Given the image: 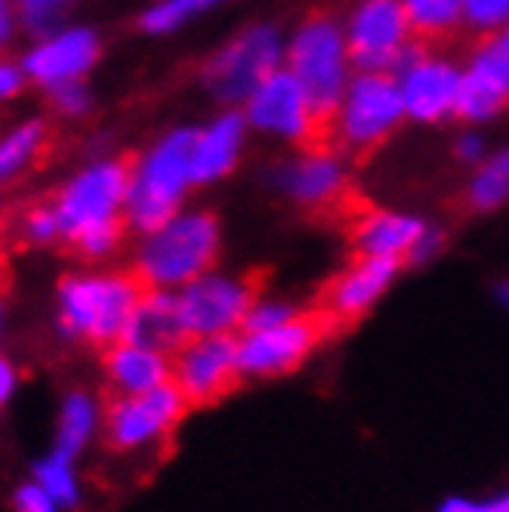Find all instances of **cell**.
<instances>
[{"mask_svg":"<svg viewBox=\"0 0 509 512\" xmlns=\"http://www.w3.org/2000/svg\"><path fill=\"white\" fill-rule=\"evenodd\" d=\"M145 290L149 287L136 272L65 278L59 284V334L99 349L121 343Z\"/></svg>","mask_w":509,"mask_h":512,"instance_id":"1","label":"cell"},{"mask_svg":"<svg viewBox=\"0 0 509 512\" xmlns=\"http://www.w3.org/2000/svg\"><path fill=\"white\" fill-rule=\"evenodd\" d=\"M349 47L334 19L312 16L290 44V75L306 90L318 124V152L334 155V121L346 96Z\"/></svg>","mask_w":509,"mask_h":512,"instance_id":"2","label":"cell"},{"mask_svg":"<svg viewBox=\"0 0 509 512\" xmlns=\"http://www.w3.org/2000/svg\"><path fill=\"white\" fill-rule=\"evenodd\" d=\"M216 250H220V226L210 213L173 216L167 226L149 235L133 272L145 287L155 290L186 287L210 272Z\"/></svg>","mask_w":509,"mask_h":512,"instance_id":"3","label":"cell"},{"mask_svg":"<svg viewBox=\"0 0 509 512\" xmlns=\"http://www.w3.org/2000/svg\"><path fill=\"white\" fill-rule=\"evenodd\" d=\"M195 142H198V133L179 130L167 136L152 152V158L136 170L130 195H127V210H124L127 223L133 229L152 235L176 216L183 189L192 182Z\"/></svg>","mask_w":509,"mask_h":512,"instance_id":"4","label":"cell"},{"mask_svg":"<svg viewBox=\"0 0 509 512\" xmlns=\"http://www.w3.org/2000/svg\"><path fill=\"white\" fill-rule=\"evenodd\" d=\"M405 112L408 108L398 78L389 71H365L349 84L343 96L334 121V152L343 149L361 158L365 152L377 149Z\"/></svg>","mask_w":509,"mask_h":512,"instance_id":"5","label":"cell"},{"mask_svg":"<svg viewBox=\"0 0 509 512\" xmlns=\"http://www.w3.org/2000/svg\"><path fill=\"white\" fill-rule=\"evenodd\" d=\"M179 315L192 340L198 337H238L247 312L257 303V281L229 275H201L176 290Z\"/></svg>","mask_w":509,"mask_h":512,"instance_id":"6","label":"cell"},{"mask_svg":"<svg viewBox=\"0 0 509 512\" xmlns=\"http://www.w3.org/2000/svg\"><path fill=\"white\" fill-rule=\"evenodd\" d=\"M133 176H136L133 158L99 164V167L87 170L84 176H78L62 192V198L56 204L59 238H65V244H71L81 232H87L99 223L127 216V213H121V207H127Z\"/></svg>","mask_w":509,"mask_h":512,"instance_id":"7","label":"cell"},{"mask_svg":"<svg viewBox=\"0 0 509 512\" xmlns=\"http://www.w3.org/2000/svg\"><path fill=\"white\" fill-rule=\"evenodd\" d=\"M334 331V321L321 309L303 312L294 321H287L272 331L260 334H238V374L241 380H263L281 377L300 368L309 352Z\"/></svg>","mask_w":509,"mask_h":512,"instance_id":"8","label":"cell"},{"mask_svg":"<svg viewBox=\"0 0 509 512\" xmlns=\"http://www.w3.org/2000/svg\"><path fill=\"white\" fill-rule=\"evenodd\" d=\"M189 411L176 383H164L142 395H118L105 414V442L115 451H139L161 442Z\"/></svg>","mask_w":509,"mask_h":512,"instance_id":"9","label":"cell"},{"mask_svg":"<svg viewBox=\"0 0 509 512\" xmlns=\"http://www.w3.org/2000/svg\"><path fill=\"white\" fill-rule=\"evenodd\" d=\"M411 22L402 0H361L349 22V59L365 71H395L411 44Z\"/></svg>","mask_w":509,"mask_h":512,"instance_id":"10","label":"cell"},{"mask_svg":"<svg viewBox=\"0 0 509 512\" xmlns=\"http://www.w3.org/2000/svg\"><path fill=\"white\" fill-rule=\"evenodd\" d=\"M278 59V34L272 28H250L207 65V84L226 102L250 99L275 75Z\"/></svg>","mask_w":509,"mask_h":512,"instance_id":"11","label":"cell"},{"mask_svg":"<svg viewBox=\"0 0 509 512\" xmlns=\"http://www.w3.org/2000/svg\"><path fill=\"white\" fill-rule=\"evenodd\" d=\"M238 380V337H198L173 355V383L189 408L210 405Z\"/></svg>","mask_w":509,"mask_h":512,"instance_id":"12","label":"cell"},{"mask_svg":"<svg viewBox=\"0 0 509 512\" xmlns=\"http://www.w3.org/2000/svg\"><path fill=\"white\" fill-rule=\"evenodd\" d=\"M275 182L297 204L312 210H340L349 219L365 210V204L352 195L337 158L327 152H306L300 161L284 164L275 170Z\"/></svg>","mask_w":509,"mask_h":512,"instance_id":"13","label":"cell"},{"mask_svg":"<svg viewBox=\"0 0 509 512\" xmlns=\"http://www.w3.org/2000/svg\"><path fill=\"white\" fill-rule=\"evenodd\" d=\"M247 115L257 127L300 139L306 152H318V124L312 115V105L306 99V90L290 71H275V75L247 99Z\"/></svg>","mask_w":509,"mask_h":512,"instance_id":"14","label":"cell"},{"mask_svg":"<svg viewBox=\"0 0 509 512\" xmlns=\"http://www.w3.org/2000/svg\"><path fill=\"white\" fill-rule=\"evenodd\" d=\"M402 260L392 256H358V260L340 272L324 290L321 312L337 324H349L365 315L383 294L386 287L402 272Z\"/></svg>","mask_w":509,"mask_h":512,"instance_id":"15","label":"cell"},{"mask_svg":"<svg viewBox=\"0 0 509 512\" xmlns=\"http://www.w3.org/2000/svg\"><path fill=\"white\" fill-rule=\"evenodd\" d=\"M398 75H402L398 78V87H402L405 108L414 118L439 121V118L457 112L463 75L454 65L420 56L405 71H398Z\"/></svg>","mask_w":509,"mask_h":512,"instance_id":"16","label":"cell"},{"mask_svg":"<svg viewBox=\"0 0 509 512\" xmlns=\"http://www.w3.org/2000/svg\"><path fill=\"white\" fill-rule=\"evenodd\" d=\"M189 340L192 337L183 324V315H179V303L173 290H155V287L145 290L139 306L130 315L124 343L155 349L173 358Z\"/></svg>","mask_w":509,"mask_h":512,"instance_id":"17","label":"cell"},{"mask_svg":"<svg viewBox=\"0 0 509 512\" xmlns=\"http://www.w3.org/2000/svg\"><path fill=\"white\" fill-rule=\"evenodd\" d=\"M349 223H352V244L358 256H392V260L402 263H408L417 241L429 232V226L414 216L383 213L371 207H365Z\"/></svg>","mask_w":509,"mask_h":512,"instance_id":"18","label":"cell"},{"mask_svg":"<svg viewBox=\"0 0 509 512\" xmlns=\"http://www.w3.org/2000/svg\"><path fill=\"white\" fill-rule=\"evenodd\" d=\"M105 377L118 395H142L173 380V358L121 340L105 349Z\"/></svg>","mask_w":509,"mask_h":512,"instance_id":"19","label":"cell"},{"mask_svg":"<svg viewBox=\"0 0 509 512\" xmlns=\"http://www.w3.org/2000/svg\"><path fill=\"white\" fill-rule=\"evenodd\" d=\"M96 59V38L90 31H71L62 34L59 41L41 47L38 53H31L25 59L28 75H34L38 81L47 84H59V81H75V75L87 71Z\"/></svg>","mask_w":509,"mask_h":512,"instance_id":"20","label":"cell"},{"mask_svg":"<svg viewBox=\"0 0 509 512\" xmlns=\"http://www.w3.org/2000/svg\"><path fill=\"white\" fill-rule=\"evenodd\" d=\"M241 133H244L241 115H226L207 133H201L195 142V155H192V182H207V179L223 176L235 164Z\"/></svg>","mask_w":509,"mask_h":512,"instance_id":"21","label":"cell"},{"mask_svg":"<svg viewBox=\"0 0 509 512\" xmlns=\"http://www.w3.org/2000/svg\"><path fill=\"white\" fill-rule=\"evenodd\" d=\"M99 426V408L87 392H68L62 414H59V429H56V454L75 460L87 442L93 438Z\"/></svg>","mask_w":509,"mask_h":512,"instance_id":"22","label":"cell"},{"mask_svg":"<svg viewBox=\"0 0 509 512\" xmlns=\"http://www.w3.org/2000/svg\"><path fill=\"white\" fill-rule=\"evenodd\" d=\"M402 7L408 13L411 31L423 44L451 34L463 16V0H402Z\"/></svg>","mask_w":509,"mask_h":512,"instance_id":"23","label":"cell"},{"mask_svg":"<svg viewBox=\"0 0 509 512\" xmlns=\"http://www.w3.org/2000/svg\"><path fill=\"white\" fill-rule=\"evenodd\" d=\"M469 78L488 87L491 93H497L503 102L509 99V28L497 34V38H488L479 47L469 68Z\"/></svg>","mask_w":509,"mask_h":512,"instance_id":"24","label":"cell"},{"mask_svg":"<svg viewBox=\"0 0 509 512\" xmlns=\"http://www.w3.org/2000/svg\"><path fill=\"white\" fill-rule=\"evenodd\" d=\"M34 482H38L62 509H71L81 497L78 475H75V460H68V457H62L56 451L34 466Z\"/></svg>","mask_w":509,"mask_h":512,"instance_id":"25","label":"cell"},{"mask_svg":"<svg viewBox=\"0 0 509 512\" xmlns=\"http://www.w3.org/2000/svg\"><path fill=\"white\" fill-rule=\"evenodd\" d=\"M509 198V152L497 155L469 186V204L476 210H494Z\"/></svg>","mask_w":509,"mask_h":512,"instance_id":"26","label":"cell"},{"mask_svg":"<svg viewBox=\"0 0 509 512\" xmlns=\"http://www.w3.org/2000/svg\"><path fill=\"white\" fill-rule=\"evenodd\" d=\"M44 136H47L44 124H28L0 145V179L16 173L19 167H25L34 155H38L44 149Z\"/></svg>","mask_w":509,"mask_h":512,"instance_id":"27","label":"cell"},{"mask_svg":"<svg viewBox=\"0 0 509 512\" xmlns=\"http://www.w3.org/2000/svg\"><path fill=\"white\" fill-rule=\"evenodd\" d=\"M297 315H303L300 306L284 303V300H257L253 309L247 312V321L241 327V334H260V331H272V327H281L287 321H294Z\"/></svg>","mask_w":509,"mask_h":512,"instance_id":"28","label":"cell"},{"mask_svg":"<svg viewBox=\"0 0 509 512\" xmlns=\"http://www.w3.org/2000/svg\"><path fill=\"white\" fill-rule=\"evenodd\" d=\"M210 4H220V0H164L161 7H155V10H149L142 16V25L149 31H170L186 16H192L198 10H207Z\"/></svg>","mask_w":509,"mask_h":512,"instance_id":"29","label":"cell"},{"mask_svg":"<svg viewBox=\"0 0 509 512\" xmlns=\"http://www.w3.org/2000/svg\"><path fill=\"white\" fill-rule=\"evenodd\" d=\"M463 19L479 31H494L509 19V0H463Z\"/></svg>","mask_w":509,"mask_h":512,"instance_id":"30","label":"cell"},{"mask_svg":"<svg viewBox=\"0 0 509 512\" xmlns=\"http://www.w3.org/2000/svg\"><path fill=\"white\" fill-rule=\"evenodd\" d=\"M13 509L16 512H59L62 506L38 485V482H28V485H19L16 494H13Z\"/></svg>","mask_w":509,"mask_h":512,"instance_id":"31","label":"cell"},{"mask_svg":"<svg viewBox=\"0 0 509 512\" xmlns=\"http://www.w3.org/2000/svg\"><path fill=\"white\" fill-rule=\"evenodd\" d=\"M435 512H509V491L485 497V500H469V497H448L439 503Z\"/></svg>","mask_w":509,"mask_h":512,"instance_id":"32","label":"cell"},{"mask_svg":"<svg viewBox=\"0 0 509 512\" xmlns=\"http://www.w3.org/2000/svg\"><path fill=\"white\" fill-rule=\"evenodd\" d=\"M25 235H28V241H34V244H50L53 238H59V219H56V210H50V207L31 210L28 219H25Z\"/></svg>","mask_w":509,"mask_h":512,"instance_id":"33","label":"cell"},{"mask_svg":"<svg viewBox=\"0 0 509 512\" xmlns=\"http://www.w3.org/2000/svg\"><path fill=\"white\" fill-rule=\"evenodd\" d=\"M65 0H22V13L34 31H47L59 19V7Z\"/></svg>","mask_w":509,"mask_h":512,"instance_id":"34","label":"cell"},{"mask_svg":"<svg viewBox=\"0 0 509 512\" xmlns=\"http://www.w3.org/2000/svg\"><path fill=\"white\" fill-rule=\"evenodd\" d=\"M53 102H56V108H62L65 115H81L84 108L90 105L87 90L81 84H75V81H59V84H53Z\"/></svg>","mask_w":509,"mask_h":512,"instance_id":"35","label":"cell"},{"mask_svg":"<svg viewBox=\"0 0 509 512\" xmlns=\"http://www.w3.org/2000/svg\"><path fill=\"white\" fill-rule=\"evenodd\" d=\"M13 389H16V371H13V364L4 355H0V408H4L7 401H10Z\"/></svg>","mask_w":509,"mask_h":512,"instance_id":"36","label":"cell"},{"mask_svg":"<svg viewBox=\"0 0 509 512\" xmlns=\"http://www.w3.org/2000/svg\"><path fill=\"white\" fill-rule=\"evenodd\" d=\"M19 84H22L19 71H16L13 65H0V96L16 93V90H19Z\"/></svg>","mask_w":509,"mask_h":512,"instance_id":"37","label":"cell"},{"mask_svg":"<svg viewBox=\"0 0 509 512\" xmlns=\"http://www.w3.org/2000/svg\"><path fill=\"white\" fill-rule=\"evenodd\" d=\"M457 152H460V158H466V161H476V158L482 155V139H479V136H463L460 145H457Z\"/></svg>","mask_w":509,"mask_h":512,"instance_id":"38","label":"cell"},{"mask_svg":"<svg viewBox=\"0 0 509 512\" xmlns=\"http://www.w3.org/2000/svg\"><path fill=\"white\" fill-rule=\"evenodd\" d=\"M494 294H497V300H500V306L509 312V281L506 284H497V290H494Z\"/></svg>","mask_w":509,"mask_h":512,"instance_id":"39","label":"cell"},{"mask_svg":"<svg viewBox=\"0 0 509 512\" xmlns=\"http://www.w3.org/2000/svg\"><path fill=\"white\" fill-rule=\"evenodd\" d=\"M7 31V10H4V0H0V38H4Z\"/></svg>","mask_w":509,"mask_h":512,"instance_id":"40","label":"cell"}]
</instances>
